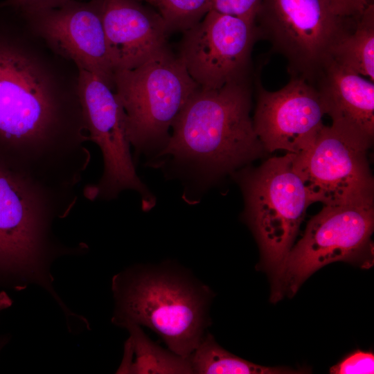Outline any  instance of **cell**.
Wrapping results in <instances>:
<instances>
[{"label":"cell","instance_id":"cell-16","mask_svg":"<svg viewBox=\"0 0 374 374\" xmlns=\"http://www.w3.org/2000/svg\"><path fill=\"white\" fill-rule=\"evenodd\" d=\"M124 355L116 373H193L190 357L179 356L150 339L139 325L130 324Z\"/></svg>","mask_w":374,"mask_h":374},{"label":"cell","instance_id":"cell-15","mask_svg":"<svg viewBox=\"0 0 374 374\" xmlns=\"http://www.w3.org/2000/svg\"><path fill=\"white\" fill-rule=\"evenodd\" d=\"M312 84L321 93L332 122L345 125L373 141V82L329 57Z\"/></svg>","mask_w":374,"mask_h":374},{"label":"cell","instance_id":"cell-17","mask_svg":"<svg viewBox=\"0 0 374 374\" xmlns=\"http://www.w3.org/2000/svg\"><path fill=\"white\" fill-rule=\"evenodd\" d=\"M330 57L374 82V3L359 17L353 29L335 45Z\"/></svg>","mask_w":374,"mask_h":374},{"label":"cell","instance_id":"cell-18","mask_svg":"<svg viewBox=\"0 0 374 374\" xmlns=\"http://www.w3.org/2000/svg\"><path fill=\"white\" fill-rule=\"evenodd\" d=\"M193 373L198 374H285L299 373L284 367H269L242 359L221 347L206 333L190 356Z\"/></svg>","mask_w":374,"mask_h":374},{"label":"cell","instance_id":"cell-19","mask_svg":"<svg viewBox=\"0 0 374 374\" xmlns=\"http://www.w3.org/2000/svg\"><path fill=\"white\" fill-rule=\"evenodd\" d=\"M161 15L169 34L184 32L201 21L211 8V0H148Z\"/></svg>","mask_w":374,"mask_h":374},{"label":"cell","instance_id":"cell-9","mask_svg":"<svg viewBox=\"0 0 374 374\" xmlns=\"http://www.w3.org/2000/svg\"><path fill=\"white\" fill-rule=\"evenodd\" d=\"M372 140L339 123L324 125L313 143L294 154V166L310 199L324 206L373 199L367 159Z\"/></svg>","mask_w":374,"mask_h":374},{"label":"cell","instance_id":"cell-25","mask_svg":"<svg viewBox=\"0 0 374 374\" xmlns=\"http://www.w3.org/2000/svg\"><path fill=\"white\" fill-rule=\"evenodd\" d=\"M138 1L148 2V0H138Z\"/></svg>","mask_w":374,"mask_h":374},{"label":"cell","instance_id":"cell-4","mask_svg":"<svg viewBox=\"0 0 374 374\" xmlns=\"http://www.w3.org/2000/svg\"><path fill=\"white\" fill-rule=\"evenodd\" d=\"M46 193V186L0 165V274L17 280L18 290L42 287L63 308L51 267L62 256L81 253L82 247H66L54 238Z\"/></svg>","mask_w":374,"mask_h":374},{"label":"cell","instance_id":"cell-5","mask_svg":"<svg viewBox=\"0 0 374 374\" xmlns=\"http://www.w3.org/2000/svg\"><path fill=\"white\" fill-rule=\"evenodd\" d=\"M294 154L274 157L242 172L244 220L260 247V269L277 283L309 205L310 195L294 162Z\"/></svg>","mask_w":374,"mask_h":374},{"label":"cell","instance_id":"cell-22","mask_svg":"<svg viewBox=\"0 0 374 374\" xmlns=\"http://www.w3.org/2000/svg\"><path fill=\"white\" fill-rule=\"evenodd\" d=\"M71 0H3L0 6L25 14L61 6Z\"/></svg>","mask_w":374,"mask_h":374},{"label":"cell","instance_id":"cell-12","mask_svg":"<svg viewBox=\"0 0 374 374\" xmlns=\"http://www.w3.org/2000/svg\"><path fill=\"white\" fill-rule=\"evenodd\" d=\"M20 14L30 30L57 54L73 62L78 69L96 75L114 90V68L101 0H71L55 8Z\"/></svg>","mask_w":374,"mask_h":374},{"label":"cell","instance_id":"cell-6","mask_svg":"<svg viewBox=\"0 0 374 374\" xmlns=\"http://www.w3.org/2000/svg\"><path fill=\"white\" fill-rule=\"evenodd\" d=\"M113 80L135 154L154 158L167 143L177 114L199 87L168 47L135 68L114 71Z\"/></svg>","mask_w":374,"mask_h":374},{"label":"cell","instance_id":"cell-14","mask_svg":"<svg viewBox=\"0 0 374 374\" xmlns=\"http://www.w3.org/2000/svg\"><path fill=\"white\" fill-rule=\"evenodd\" d=\"M138 0H101L102 19L114 73L135 68L167 46L161 15Z\"/></svg>","mask_w":374,"mask_h":374},{"label":"cell","instance_id":"cell-23","mask_svg":"<svg viewBox=\"0 0 374 374\" xmlns=\"http://www.w3.org/2000/svg\"><path fill=\"white\" fill-rule=\"evenodd\" d=\"M337 15L357 19L373 0H326Z\"/></svg>","mask_w":374,"mask_h":374},{"label":"cell","instance_id":"cell-1","mask_svg":"<svg viewBox=\"0 0 374 374\" xmlns=\"http://www.w3.org/2000/svg\"><path fill=\"white\" fill-rule=\"evenodd\" d=\"M78 75L20 13L0 6V143L20 152L33 179L51 181L59 163L89 140Z\"/></svg>","mask_w":374,"mask_h":374},{"label":"cell","instance_id":"cell-3","mask_svg":"<svg viewBox=\"0 0 374 374\" xmlns=\"http://www.w3.org/2000/svg\"><path fill=\"white\" fill-rule=\"evenodd\" d=\"M112 290L114 325L148 327L183 357H190L211 324L213 292L170 261L130 266L114 276Z\"/></svg>","mask_w":374,"mask_h":374},{"label":"cell","instance_id":"cell-10","mask_svg":"<svg viewBox=\"0 0 374 374\" xmlns=\"http://www.w3.org/2000/svg\"><path fill=\"white\" fill-rule=\"evenodd\" d=\"M78 95L89 140L100 148L104 163L98 184L91 187L89 198L112 199L121 191L133 190L149 211L155 198L136 172L130 152L124 114L114 91L96 75L78 69Z\"/></svg>","mask_w":374,"mask_h":374},{"label":"cell","instance_id":"cell-24","mask_svg":"<svg viewBox=\"0 0 374 374\" xmlns=\"http://www.w3.org/2000/svg\"><path fill=\"white\" fill-rule=\"evenodd\" d=\"M12 305V300L4 290L0 291V313Z\"/></svg>","mask_w":374,"mask_h":374},{"label":"cell","instance_id":"cell-8","mask_svg":"<svg viewBox=\"0 0 374 374\" xmlns=\"http://www.w3.org/2000/svg\"><path fill=\"white\" fill-rule=\"evenodd\" d=\"M357 20L336 15L326 0H261L255 24L258 37L285 58L291 76L313 83Z\"/></svg>","mask_w":374,"mask_h":374},{"label":"cell","instance_id":"cell-21","mask_svg":"<svg viewBox=\"0 0 374 374\" xmlns=\"http://www.w3.org/2000/svg\"><path fill=\"white\" fill-rule=\"evenodd\" d=\"M261 0H211V8L220 13L255 21Z\"/></svg>","mask_w":374,"mask_h":374},{"label":"cell","instance_id":"cell-11","mask_svg":"<svg viewBox=\"0 0 374 374\" xmlns=\"http://www.w3.org/2000/svg\"><path fill=\"white\" fill-rule=\"evenodd\" d=\"M258 39L255 21L210 10L183 32L178 57L199 88L217 89L248 78Z\"/></svg>","mask_w":374,"mask_h":374},{"label":"cell","instance_id":"cell-2","mask_svg":"<svg viewBox=\"0 0 374 374\" xmlns=\"http://www.w3.org/2000/svg\"><path fill=\"white\" fill-rule=\"evenodd\" d=\"M251 108L248 78L217 89L198 87L175 118L153 165L168 159L172 168L205 189L262 154Z\"/></svg>","mask_w":374,"mask_h":374},{"label":"cell","instance_id":"cell-7","mask_svg":"<svg viewBox=\"0 0 374 374\" xmlns=\"http://www.w3.org/2000/svg\"><path fill=\"white\" fill-rule=\"evenodd\" d=\"M373 229V199L323 206L292 247L276 284L271 288V301L276 303L285 295L292 297L308 277L331 262L372 267Z\"/></svg>","mask_w":374,"mask_h":374},{"label":"cell","instance_id":"cell-13","mask_svg":"<svg viewBox=\"0 0 374 374\" xmlns=\"http://www.w3.org/2000/svg\"><path fill=\"white\" fill-rule=\"evenodd\" d=\"M326 114L327 108L319 90L302 77L291 76L287 84L275 91L258 84L252 121L264 151L302 152L324 125Z\"/></svg>","mask_w":374,"mask_h":374},{"label":"cell","instance_id":"cell-20","mask_svg":"<svg viewBox=\"0 0 374 374\" xmlns=\"http://www.w3.org/2000/svg\"><path fill=\"white\" fill-rule=\"evenodd\" d=\"M374 373V354L357 350L330 368L332 374H371Z\"/></svg>","mask_w":374,"mask_h":374}]
</instances>
